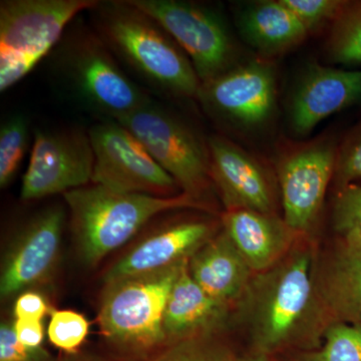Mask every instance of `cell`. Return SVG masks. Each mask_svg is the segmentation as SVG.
<instances>
[{"label":"cell","mask_w":361,"mask_h":361,"mask_svg":"<svg viewBox=\"0 0 361 361\" xmlns=\"http://www.w3.org/2000/svg\"><path fill=\"white\" fill-rule=\"evenodd\" d=\"M305 26L308 32H315L330 23L341 13L345 1L341 0H282Z\"/></svg>","instance_id":"cell-28"},{"label":"cell","mask_w":361,"mask_h":361,"mask_svg":"<svg viewBox=\"0 0 361 361\" xmlns=\"http://www.w3.org/2000/svg\"><path fill=\"white\" fill-rule=\"evenodd\" d=\"M118 123L130 130L183 193L198 199L211 180L208 141L189 123L152 97Z\"/></svg>","instance_id":"cell-7"},{"label":"cell","mask_w":361,"mask_h":361,"mask_svg":"<svg viewBox=\"0 0 361 361\" xmlns=\"http://www.w3.org/2000/svg\"><path fill=\"white\" fill-rule=\"evenodd\" d=\"M238 27L256 51L277 56L302 44L310 32L282 0H265L241 11Z\"/></svg>","instance_id":"cell-21"},{"label":"cell","mask_w":361,"mask_h":361,"mask_svg":"<svg viewBox=\"0 0 361 361\" xmlns=\"http://www.w3.org/2000/svg\"><path fill=\"white\" fill-rule=\"evenodd\" d=\"M188 267L199 286L228 305L241 298L251 282V268L224 230L195 252Z\"/></svg>","instance_id":"cell-19"},{"label":"cell","mask_w":361,"mask_h":361,"mask_svg":"<svg viewBox=\"0 0 361 361\" xmlns=\"http://www.w3.org/2000/svg\"><path fill=\"white\" fill-rule=\"evenodd\" d=\"M361 101V70H341L311 63L304 71L290 104L296 134H310L318 123Z\"/></svg>","instance_id":"cell-15"},{"label":"cell","mask_w":361,"mask_h":361,"mask_svg":"<svg viewBox=\"0 0 361 361\" xmlns=\"http://www.w3.org/2000/svg\"><path fill=\"white\" fill-rule=\"evenodd\" d=\"M211 180L219 190L227 211L272 214L273 194L260 163L222 135L208 140Z\"/></svg>","instance_id":"cell-14"},{"label":"cell","mask_w":361,"mask_h":361,"mask_svg":"<svg viewBox=\"0 0 361 361\" xmlns=\"http://www.w3.org/2000/svg\"><path fill=\"white\" fill-rule=\"evenodd\" d=\"M13 324L16 336L25 345L30 348H42L44 338L42 320L16 319Z\"/></svg>","instance_id":"cell-32"},{"label":"cell","mask_w":361,"mask_h":361,"mask_svg":"<svg viewBox=\"0 0 361 361\" xmlns=\"http://www.w3.org/2000/svg\"><path fill=\"white\" fill-rule=\"evenodd\" d=\"M188 261L106 284L99 312L104 336L116 348L137 353L167 341L163 329L166 305Z\"/></svg>","instance_id":"cell-6"},{"label":"cell","mask_w":361,"mask_h":361,"mask_svg":"<svg viewBox=\"0 0 361 361\" xmlns=\"http://www.w3.org/2000/svg\"><path fill=\"white\" fill-rule=\"evenodd\" d=\"M87 13L92 30L137 84L161 96L197 99L201 82L191 61L155 18L130 0H97Z\"/></svg>","instance_id":"cell-1"},{"label":"cell","mask_w":361,"mask_h":361,"mask_svg":"<svg viewBox=\"0 0 361 361\" xmlns=\"http://www.w3.org/2000/svg\"><path fill=\"white\" fill-rule=\"evenodd\" d=\"M44 348H30L16 336L13 323L0 326V361H51Z\"/></svg>","instance_id":"cell-30"},{"label":"cell","mask_w":361,"mask_h":361,"mask_svg":"<svg viewBox=\"0 0 361 361\" xmlns=\"http://www.w3.org/2000/svg\"><path fill=\"white\" fill-rule=\"evenodd\" d=\"M319 277L316 291L331 324L361 325V245L342 242Z\"/></svg>","instance_id":"cell-20"},{"label":"cell","mask_w":361,"mask_h":361,"mask_svg":"<svg viewBox=\"0 0 361 361\" xmlns=\"http://www.w3.org/2000/svg\"><path fill=\"white\" fill-rule=\"evenodd\" d=\"M89 329V322L80 313L56 310L51 312L47 334L56 348L66 353H75L84 343Z\"/></svg>","instance_id":"cell-27"},{"label":"cell","mask_w":361,"mask_h":361,"mask_svg":"<svg viewBox=\"0 0 361 361\" xmlns=\"http://www.w3.org/2000/svg\"><path fill=\"white\" fill-rule=\"evenodd\" d=\"M49 307L44 296L35 291H25L18 295L13 306L16 319L42 320Z\"/></svg>","instance_id":"cell-31"},{"label":"cell","mask_w":361,"mask_h":361,"mask_svg":"<svg viewBox=\"0 0 361 361\" xmlns=\"http://www.w3.org/2000/svg\"><path fill=\"white\" fill-rule=\"evenodd\" d=\"M324 338L317 350L304 353L299 361H361V325L334 323Z\"/></svg>","instance_id":"cell-24"},{"label":"cell","mask_w":361,"mask_h":361,"mask_svg":"<svg viewBox=\"0 0 361 361\" xmlns=\"http://www.w3.org/2000/svg\"><path fill=\"white\" fill-rule=\"evenodd\" d=\"M148 13L179 44L201 85L235 66L236 47L222 16L212 8L183 0H130Z\"/></svg>","instance_id":"cell-8"},{"label":"cell","mask_w":361,"mask_h":361,"mask_svg":"<svg viewBox=\"0 0 361 361\" xmlns=\"http://www.w3.org/2000/svg\"><path fill=\"white\" fill-rule=\"evenodd\" d=\"M97 0H2L0 92L25 78L61 42L78 14Z\"/></svg>","instance_id":"cell-5"},{"label":"cell","mask_w":361,"mask_h":361,"mask_svg":"<svg viewBox=\"0 0 361 361\" xmlns=\"http://www.w3.org/2000/svg\"><path fill=\"white\" fill-rule=\"evenodd\" d=\"M334 224L342 242L361 245V186L342 188L334 204Z\"/></svg>","instance_id":"cell-26"},{"label":"cell","mask_w":361,"mask_h":361,"mask_svg":"<svg viewBox=\"0 0 361 361\" xmlns=\"http://www.w3.org/2000/svg\"><path fill=\"white\" fill-rule=\"evenodd\" d=\"M236 361H270L268 355L262 353H254L253 355L246 356V357L237 358Z\"/></svg>","instance_id":"cell-33"},{"label":"cell","mask_w":361,"mask_h":361,"mask_svg":"<svg viewBox=\"0 0 361 361\" xmlns=\"http://www.w3.org/2000/svg\"><path fill=\"white\" fill-rule=\"evenodd\" d=\"M94 155L89 130L80 128L35 130L20 198L39 200L92 183Z\"/></svg>","instance_id":"cell-10"},{"label":"cell","mask_w":361,"mask_h":361,"mask_svg":"<svg viewBox=\"0 0 361 361\" xmlns=\"http://www.w3.org/2000/svg\"><path fill=\"white\" fill-rule=\"evenodd\" d=\"M213 226L207 221H180L142 240L104 275L106 284L123 278L148 274L189 260L209 239Z\"/></svg>","instance_id":"cell-16"},{"label":"cell","mask_w":361,"mask_h":361,"mask_svg":"<svg viewBox=\"0 0 361 361\" xmlns=\"http://www.w3.org/2000/svg\"><path fill=\"white\" fill-rule=\"evenodd\" d=\"M188 265L189 261L176 280L164 314V334L173 342L212 336L224 326L229 315L230 305L216 300L199 286Z\"/></svg>","instance_id":"cell-17"},{"label":"cell","mask_w":361,"mask_h":361,"mask_svg":"<svg viewBox=\"0 0 361 361\" xmlns=\"http://www.w3.org/2000/svg\"><path fill=\"white\" fill-rule=\"evenodd\" d=\"M65 223V207L52 205L21 228L2 262V299L25 291L51 274L58 261Z\"/></svg>","instance_id":"cell-13"},{"label":"cell","mask_w":361,"mask_h":361,"mask_svg":"<svg viewBox=\"0 0 361 361\" xmlns=\"http://www.w3.org/2000/svg\"><path fill=\"white\" fill-rule=\"evenodd\" d=\"M71 228L85 264L94 266L120 248L149 221L183 209H206L198 199L180 193L155 197L113 191L99 185L78 188L63 195Z\"/></svg>","instance_id":"cell-4"},{"label":"cell","mask_w":361,"mask_h":361,"mask_svg":"<svg viewBox=\"0 0 361 361\" xmlns=\"http://www.w3.org/2000/svg\"><path fill=\"white\" fill-rule=\"evenodd\" d=\"M326 54L338 65H361V0L345 1L330 25Z\"/></svg>","instance_id":"cell-22"},{"label":"cell","mask_w":361,"mask_h":361,"mask_svg":"<svg viewBox=\"0 0 361 361\" xmlns=\"http://www.w3.org/2000/svg\"><path fill=\"white\" fill-rule=\"evenodd\" d=\"M94 149L92 184L128 194L178 196L179 185L139 140L116 121H99L89 129Z\"/></svg>","instance_id":"cell-9"},{"label":"cell","mask_w":361,"mask_h":361,"mask_svg":"<svg viewBox=\"0 0 361 361\" xmlns=\"http://www.w3.org/2000/svg\"><path fill=\"white\" fill-rule=\"evenodd\" d=\"M312 265L308 252H296L250 282L242 297L254 353L269 355L324 334Z\"/></svg>","instance_id":"cell-2"},{"label":"cell","mask_w":361,"mask_h":361,"mask_svg":"<svg viewBox=\"0 0 361 361\" xmlns=\"http://www.w3.org/2000/svg\"><path fill=\"white\" fill-rule=\"evenodd\" d=\"M222 224L251 270L259 272L269 270L283 259L296 234L272 214L244 209L227 211Z\"/></svg>","instance_id":"cell-18"},{"label":"cell","mask_w":361,"mask_h":361,"mask_svg":"<svg viewBox=\"0 0 361 361\" xmlns=\"http://www.w3.org/2000/svg\"><path fill=\"white\" fill-rule=\"evenodd\" d=\"M73 21L49 54L52 75L71 99L99 121L116 122L149 102V90L128 75L92 26Z\"/></svg>","instance_id":"cell-3"},{"label":"cell","mask_w":361,"mask_h":361,"mask_svg":"<svg viewBox=\"0 0 361 361\" xmlns=\"http://www.w3.org/2000/svg\"><path fill=\"white\" fill-rule=\"evenodd\" d=\"M334 177L341 189L361 180V123L337 149Z\"/></svg>","instance_id":"cell-29"},{"label":"cell","mask_w":361,"mask_h":361,"mask_svg":"<svg viewBox=\"0 0 361 361\" xmlns=\"http://www.w3.org/2000/svg\"><path fill=\"white\" fill-rule=\"evenodd\" d=\"M30 121L23 114L6 118L0 127V187L8 186L25 158L30 144Z\"/></svg>","instance_id":"cell-23"},{"label":"cell","mask_w":361,"mask_h":361,"mask_svg":"<svg viewBox=\"0 0 361 361\" xmlns=\"http://www.w3.org/2000/svg\"><path fill=\"white\" fill-rule=\"evenodd\" d=\"M197 101L212 118L243 128L270 120L276 101V75L268 61H252L233 66L201 85Z\"/></svg>","instance_id":"cell-12"},{"label":"cell","mask_w":361,"mask_h":361,"mask_svg":"<svg viewBox=\"0 0 361 361\" xmlns=\"http://www.w3.org/2000/svg\"><path fill=\"white\" fill-rule=\"evenodd\" d=\"M226 344L212 336H201L172 342L152 361H236Z\"/></svg>","instance_id":"cell-25"},{"label":"cell","mask_w":361,"mask_h":361,"mask_svg":"<svg viewBox=\"0 0 361 361\" xmlns=\"http://www.w3.org/2000/svg\"><path fill=\"white\" fill-rule=\"evenodd\" d=\"M337 147L327 139L294 145L277 164L284 222L296 233L308 231L317 219L336 171Z\"/></svg>","instance_id":"cell-11"}]
</instances>
